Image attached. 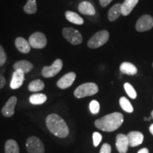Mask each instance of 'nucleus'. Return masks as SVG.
<instances>
[{
	"label": "nucleus",
	"instance_id": "nucleus-30",
	"mask_svg": "<svg viewBox=\"0 0 153 153\" xmlns=\"http://www.w3.org/2000/svg\"><path fill=\"white\" fill-rule=\"evenodd\" d=\"M6 61H7V55L2 46L0 45V67L3 66L5 64Z\"/></svg>",
	"mask_w": 153,
	"mask_h": 153
},
{
	"label": "nucleus",
	"instance_id": "nucleus-1",
	"mask_svg": "<svg viewBox=\"0 0 153 153\" xmlns=\"http://www.w3.org/2000/svg\"><path fill=\"white\" fill-rule=\"evenodd\" d=\"M46 126L53 135L60 138L68 137L70 133L69 128L62 118L56 114H51L47 116Z\"/></svg>",
	"mask_w": 153,
	"mask_h": 153
},
{
	"label": "nucleus",
	"instance_id": "nucleus-8",
	"mask_svg": "<svg viewBox=\"0 0 153 153\" xmlns=\"http://www.w3.org/2000/svg\"><path fill=\"white\" fill-rule=\"evenodd\" d=\"M63 62L61 59H57L51 66H45L42 70V75L45 78H51L55 76L61 71Z\"/></svg>",
	"mask_w": 153,
	"mask_h": 153
},
{
	"label": "nucleus",
	"instance_id": "nucleus-18",
	"mask_svg": "<svg viewBox=\"0 0 153 153\" xmlns=\"http://www.w3.org/2000/svg\"><path fill=\"white\" fill-rule=\"evenodd\" d=\"M13 68L15 70H21L24 72V74L28 73L31 71L33 68V65L28 60H19L15 62L13 65Z\"/></svg>",
	"mask_w": 153,
	"mask_h": 153
},
{
	"label": "nucleus",
	"instance_id": "nucleus-19",
	"mask_svg": "<svg viewBox=\"0 0 153 153\" xmlns=\"http://www.w3.org/2000/svg\"><path fill=\"white\" fill-rule=\"evenodd\" d=\"M120 71L122 73L128 74V75H135L137 74V69L131 62H123L120 65Z\"/></svg>",
	"mask_w": 153,
	"mask_h": 153
},
{
	"label": "nucleus",
	"instance_id": "nucleus-10",
	"mask_svg": "<svg viewBox=\"0 0 153 153\" xmlns=\"http://www.w3.org/2000/svg\"><path fill=\"white\" fill-rule=\"evenodd\" d=\"M76 79V74L73 72H68L62 76L58 81L57 82V86L60 89H65L71 87Z\"/></svg>",
	"mask_w": 153,
	"mask_h": 153
},
{
	"label": "nucleus",
	"instance_id": "nucleus-32",
	"mask_svg": "<svg viewBox=\"0 0 153 153\" xmlns=\"http://www.w3.org/2000/svg\"><path fill=\"white\" fill-rule=\"evenodd\" d=\"M113 0H99V3L102 7H106Z\"/></svg>",
	"mask_w": 153,
	"mask_h": 153
},
{
	"label": "nucleus",
	"instance_id": "nucleus-37",
	"mask_svg": "<svg viewBox=\"0 0 153 153\" xmlns=\"http://www.w3.org/2000/svg\"><path fill=\"white\" fill-rule=\"evenodd\" d=\"M144 120H148V118H147L146 117H145V118H144Z\"/></svg>",
	"mask_w": 153,
	"mask_h": 153
},
{
	"label": "nucleus",
	"instance_id": "nucleus-2",
	"mask_svg": "<svg viewBox=\"0 0 153 153\" xmlns=\"http://www.w3.org/2000/svg\"><path fill=\"white\" fill-rule=\"evenodd\" d=\"M123 123V114L114 112L95 120L94 124L97 128L105 132H112L117 130Z\"/></svg>",
	"mask_w": 153,
	"mask_h": 153
},
{
	"label": "nucleus",
	"instance_id": "nucleus-15",
	"mask_svg": "<svg viewBox=\"0 0 153 153\" xmlns=\"http://www.w3.org/2000/svg\"><path fill=\"white\" fill-rule=\"evenodd\" d=\"M78 10L81 14L87 16H94L96 14L94 7L90 2L87 1H83L79 4Z\"/></svg>",
	"mask_w": 153,
	"mask_h": 153
},
{
	"label": "nucleus",
	"instance_id": "nucleus-12",
	"mask_svg": "<svg viewBox=\"0 0 153 153\" xmlns=\"http://www.w3.org/2000/svg\"><path fill=\"white\" fill-rule=\"evenodd\" d=\"M116 148L119 153H127L129 148V140L127 135L124 134H118L116 140Z\"/></svg>",
	"mask_w": 153,
	"mask_h": 153
},
{
	"label": "nucleus",
	"instance_id": "nucleus-6",
	"mask_svg": "<svg viewBox=\"0 0 153 153\" xmlns=\"http://www.w3.org/2000/svg\"><path fill=\"white\" fill-rule=\"evenodd\" d=\"M26 150L28 153H45V148L41 139L30 136L26 140Z\"/></svg>",
	"mask_w": 153,
	"mask_h": 153
},
{
	"label": "nucleus",
	"instance_id": "nucleus-35",
	"mask_svg": "<svg viewBox=\"0 0 153 153\" xmlns=\"http://www.w3.org/2000/svg\"><path fill=\"white\" fill-rule=\"evenodd\" d=\"M149 130H150V132L151 133V134L153 135V123L151 124V126H150V128H149Z\"/></svg>",
	"mask_w": 153,
	"mask_h": 153
},
{
	"label": "nucleus",
	"instance_id": "nucleus-5",
	"mask_svg": "<svg viewBox=\"0 0 153 153\" xmlns=\"http://www.w3.org/2000/svg\"><path fill=\"white\" fill-rule=\"evenodd\" d=\"M62 36L69 43L73 45H79L83 41V38L80 32L72 27H65L63 28Z\"/></svg>",
	"mask_w": 153,
	"mask_h": 153
},
{
	"label": "nucleus",
	"instance_id": "nucleus-21",
	"mask_svg": "<svg viewBox=\"0 0 153 153\" xmlns=\"http://www.w3.org/2000/svg\"><path fill=\"white\" fill-rule=\"evenodd\" d=\"M65 18L68 22L72 23V24L76 25H82L84 24V19L79 16L75 12L71 11H67L65 12Z\"/></svg>",
	"mask_w": 153,
	"mask_h": 153
},
{
	"label": "nucleus",
	"instance_id": "nucleus-3",
	"mask_svg": "<svg viewBox=\"0 0 153 153\" xmlns=\"http://www.w3.org/2000/svg\"><path fill=\"white\" fill-rule=\"evenodd\" d=\"M99 87L97 84L93 82H87L79 85L74 91L76 98L82 99L86 97H90L98 93Z\"/></svg>",
	"mask_w": 153,
	"mask_h": 153
},
{
	"label": "nucleus",
	"instance_id": "nucleus-26",
	"mask_svg": "<svg viewBox=\"0 0 153 153\" xmlns=\"http://www.w3.org/2000/svg\"><path fill=\"white\" fill-rule=\"evenodd\" d=\"M119 104L121 108L123 111H125L127 113H133V107L131 104V102L128 101V99L126 98L125 97H120L119 99Z\"/></svg>",
	"mask_w": 153,
	"mask_h": 153
},
{
	"label": "nucleus",
	"instance_id": "nucleus-24",
	"mask_svg": "<svg viewBox=\"0 0 153 153\" xmlns=\"http://www.w3.org/2000/svg\"><path fill=\"white\" fill-rule=\"evenodd\" d=\"M45 88V84L41 79H35L30 82L28 85V90L32 92H38Z\"/></svg>",
	"mask_w": 153,
	"mask_h": 153
},
{
	"label": "nucleus",
	"instance_id": "nucleus-29",
	"mask_svg": "<svg viewBox=\"0 0 153 153\" xmlns=\"http://www.w3.org/2000/svg\"><path fill=\"white\" fill-rule=\"evenodd\" d=\"M93 137V144L94 147H97L100 144L101 140H102V135L98 132H94L92 135Z\"/></svg>",
	"mask_w": 153,
	"mask_h": 153
},
{
	"label": "nucleus",
	"instance_id": "nucleus-16",
	"mask_svg": "<svg viewBox=\"0 0 153 153\" xmlns=\"http://www.w3.org/2000/svg\"><path fill=\"white\" fill-rule=\"evenodd\" d=\"M15 45L19 52L27 54L30 51V45L28 41L22 37H18L15 40Z\"/></svg>",
	"mask_w": 153,
	"mask_h": 153
},
{
	"label": "nucleus",
	"instance_id": "nucleus-28",
	"mask_svg": "<svg viewBox=\"0 0 153 153\" xmlns=\"http://www.w3.org/2000/svg\"><path fill=\"white\" fill-rule=\"evenodd\" d=\"M89 110L91 114H97L100 111V104L97 101L93 100L89 104Z\"/></svg>",
	"mask_w": 153,
	"mask_h": 153
},
{
	"label": "nucleus",
	"instance_id": "nucleus-34",
	"mask_svg": "<svg viewBox=\"0 0 153 153\" xmlns=\"http://www.w3.org/2000/svg\"><path fill=\"white\" fill-rule=\"evenodd\" d=\"M137 153H149V150L148 148H142L141 150H140Z\"/></svg>",
	"mask_w": 153,
	"mask_h": 153
},
{
	"label": "nucleus",
	"instance_id": "nucleus-36",
	"mask_svg": "<svg viewBox=\"0 0 153 153\" xmlns=\"http://www.w3.org/2000/svg\"><path fill=\"white\" fill-rule=\"evenodd\" d=\"M151 117H152V118L153 119V111L151 112Z\"/></svg>",
	"mask_w": 153,
	"mask_h": 153
},
{
	"label": "nucleus",
	"instance_id": "nucleus-33",
	"mask_svg": "<svg viewBox=\"0 0 153 153\" xmlns=\"http://www.w3.org/2000/svg\"><path fill=\"white\" fill-rule=\"evenodd\" d=\"M6 85V79L2 74H0V89H2Z\"/></svg>",
	"mask_w": 153,
	"mask_h": 153
},
{
	"label": "nucleus",
	"instance_id": "nucleus-23",
	"mask_svg": "<svg viewBox=\"0 0 153 153\" xmlns=\"http://www.w3.org/2000/svg\"><path fill=\"white\" fill-rule=\"evenodd\" d=\"M5 153H19L18 143L14 140H8L4 145Z\"/></svg>",
	"mask_w": 153,
	"mask_h": 153
},
{
	"label": "nucleus",
	"instance_id": "nucleus-9",
	"mask_svg": "<svg viewBox=\"0 0 153 153\" xmlns=\"http://www.w3.org/2000/svg\"><path fill=\"white\" fill-rule=\"evenodd\" d=\"M153 28V17L150 15H143L138 19L135 24V28L138 32H145Z\"/></svg>",
	"mask_w": 153,
	"mask_h": 153
},
{
	"label": "nucleus",
	"instance_id": "nucleus-14",
	"mask_svg": "<svg viewBox=\"0 0 153 153\" xmlns=\"http://www.w3.org/2000/svg\"><path fill=\"white\" fill-rule=\"evenodd\" d=\"M128 137L129 140V146L132 147H136L138 145H141L143 142V133L139 131H131L128 134Z\"/></svg>",
	"mask_w": 153,
	"mask_h": 153
},
{
	"label": "nucleus",
	"instance_id": "nucleus-4",
	"mask_svg": "<svg viewBox=\"0 0 153 153\" xmlns=\"http://www.w3.org/2000/svg\"><path fill=\"white\" fill-rule=\"evenodd\" d=\"M109 38V33L106 30H100L96 33L87 43V46L89 48L95 49L104 45L107 43Z\"/></svg>",
	"mask_w": 153,
	"mask_h": 153
},
{
	"label": "nucleus",
	"instance_id": "nucleus-7",
	"mask_svg": "<svg viewBox=\"0 0 153 153\" xmlns=\"http://www.w3.org/2000/svg\"><path fill=\"white\" fill-rule=\"evenodd\" d=\"M28 43L33 48L43 49L47 45L46 36L41 32H35L29 37Z\"/></svg>",
	"mask_w": 153,
	"mask_h": 153
},
{
	"label": "nucleus",
	"instance_id": "nucleus-27",
	"mask_svg": "<svg viewBox=\"0 0 153 153\" xmlns=\"http://www.w3.org/2000/svg\"><path fill=\"white\" fill-rule=\"evenodd\" d=\"M123 87H124V89H125V91H126V93H127V94L128 95L131 99H136L137 92L131 84L126 82V83H125L123 85Z\"/></svg>",
	"mask_w": 153,
	"mask_h": 153
},
{
	"label": "nucleus",
	"instance_id": "nucleus-22",
	"mask_svg": "<svg viewBox=\"0 0 153 153\" xmlns=\"http://www.w3.org/2000/svg\"><path fill=\"white\" fill-rule=\"evenodd\" d=\"M47 100V96L44 94H33L29 97V101L31 104L41 105L43 104Z\"/></svg>",
	"mask_w": 153,
	"mask_h": 153
},
{
	"label": "nucleus",
	"instance_id": "nucleus-31",
	"mask_svg": "<svg viewBox=\"0 0 153 153\" xmlns=\"http://www.w3.org/2000/svg\"><path fill=\"white\" fill-rule=\"evenodd\" d=\"M111 147L108 143H104L101 146L100 152L99 153H111Z\"/></svg>",
	"mask_w": 153,
	"mask_h": 153
},
{
	"label": "nucleus",
	"instance_id": "nucleus-20",
	"mask_svg": "<svg viewBox=\"0 0 153 153\" xmlns=\"http://www.w3.org/2000/svg\"><path fill=\"white\" fill-rule=\"evenodd\" d=\"M122 14L121 4H116L109 9L108 13V18L110 22H114L119 18Z\"/></svg>",
	"mask_w": 153,
	"mask_h": 153
},
{
	"label": "nucleus",
	"instance_id": "nucleus-25",
	"mask_svg": "<svg viewBox=\"0 0 153 153\" xmlns=\"http://www.w3.org/2000/svg\"><path fill=\"white\" fill-rule=\"evenodd\" d=\"M24 11L28 14H34L37 11V2L36 0H28L24 7Z\"/></svg>",
	"mask_w": 153,
	"mask_h": 153
},
{
	"label": "nucleus",
	"instance_id": "nucleus-13",
	"mask_svg": "<svg viewBox=\"0 0 153 153\" xmlns=\"http://www.w3.org/2000/svg\"><path fill=\"white\" fill-rule=\"evenodd\" d=\"M24 79V72L21 70H16L12 74L10 82V87L12 89H19L22 87Z\"/></svg>",
	"mask_w": 153,
	"mask_h": 153
},
{
	"label": "nucleus",
	"instance_id": "nucleus-17",
	"mask_svg": "<svg viewBox=\"0 0 153 153\" xmlns=\"http://www.w3.org/2000/svg\"><path fill=\"white\" fill-rule=\"evenodd\" d=\"M139 0H125L123 4H121L122 15L124 16H128L131 13L133 9L138 3Z\"/></svg>",
	"mask_w": 153,
	"mask_h": 153
},
{
	"label": "nucleus",
	"instance_id": "nucleus-11",
	"mask_svg": "<svg viewBox=\"0 0 153 153\" xmlns=\"http://www.w3.org/2000/svg\"><path fill=\"white\" fill-rule=\"evenodd\" d=\"M17 103L16 97H11L6 103L4 106H3L1 109V114L5 117L9 118L14 116L15 111V106H16Z\"/></svg>",
	"mask_w": 153,
	"mask_h": 153
},
{
	"label": "nucleus",
	"instance_id": "nucleus-38",
	"mask_svg": "<svg viewBox=\"0 0 153 153\" xmlns=\"http://www.w3.org/2000/svg\"><path fill=\"white\" fill-rule=\"evenodd\" d=\"M152 67H153V62H152Z\"/></svg>",
	"mask_w": 153,
	"mask_h": 153
}]
</instances>
